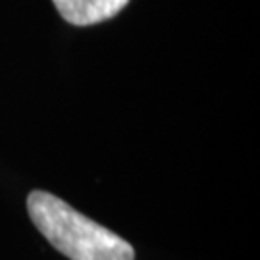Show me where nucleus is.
Returning a JSON list of instances; mask_svg holds the SVG:
<instances>
[{"label":"nucleus","mask_w":260,"mask_h":260,"mask_svg":"<svg viewBox=\"0 0 260 260\" xmlns=\"http://www.w3.org/2000/svg\"><path fill=\"white\" fill-rule=\"evenodd\" d=\"M27 212L47 241L70 260H135V251L125 239L52 193H29Z\"/></svg>","instance_id":"f257e3e1"},{"label":"nucleus","mask_w":260,"mask_h":260,"mask_svg":"<svg viewBox=\"0 0 260 260\" xmlns=\"http://www.w3.org/2000/svg\"><path fill=\"white\" fill-rule=\"evenodd\" d=\"M60 16L77 27L94 25L118 16L129 0H52Z\"/></svg>","instance_id":"f03ea898"}]
</instances>
